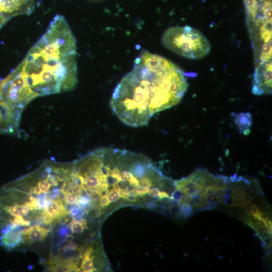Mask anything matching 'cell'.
Returning <instances> with one entry per match:
<instances>
[{"instance_id":"cell-1","label":"cell","mask_w":272,"mask_h":272,"mask_svg":"<svg viewBox=\"0 0 272 272\" xmlns=\"http://www.w3.org/2000/svg\"><path fill=\"white\" fill-rule=\"evenodd\" d=\"M188 87L182 70L170 60L144 52L115 88L110 101L113 113L124 124L147 125L156 113L181 100Z\"/></svg>"},{"instance_id":"cell-2","label":"cell","mask_w":272,"mask_h":272,"mask_svg":"<svg viewBox=\"0 0 272 272\" xmlns=\"http://www.w3.org/2000/svg\"><path fill=\"white\" fill-rule=\"evenodd\" d=\"M77 41L61 15H56L46 31L4 82L29 101L74 89L78 81Z\"/></svg>"},{"instance_id":"cell-3","label":"cell","mask_w":272,"mask_h":272,"mask_svg":"<svg viewBox=\"0 0 272 272\" xmlns=\"http://www.w3.org/2000/svg\"><path fill=\"white\" fill-rule=\"evenodd\" d=\"M164 46L173 52L189 59H198L211 50L208 39L199 30L189 26L168 28L162 37Z\"/></svg>"},{"instance_id":"cell-4","label":"cell","mask_w":272,"mask_h":272,"mask_svg":"<svg viewBox=\"0 0 272 272\" xmlns=\"http://www.w3.org/2000/svg\"><path fill=\"white\" fill-rule=\"evenodd\" d=\"M36 0H0V16L8 21L13 17L30 15L34 11Z\"/></svg>"},{"instance_id":"cell-5","label":"cell","mask_w":272,"mask_h":272,"mask_svg":"<svg viewBox=\"0 0 272 272\" xmlns=\"http://www.w3.org/2000/svg\"><path fill=\"white\" fill-rule=\"evenodd\" d=\"M0 80V134H19L21 115L2 101Z\"/></svg>"},{"instance_id":"cell-6","label":"cell","mask_w":272,"mask_h":272,"mask_svg":"<svg viewBox=\"0 0 272 272\" xmlns=\"http://www.w3.org/2000/svg\"><path fill=\"white\" fill-rule=\"evenodd\" d=\"M42 216L52 219L58 218L63 215L69 214L60 199H51L45 195Z\"/></svg>"},{"instance_id":"cell-7","label":"cell","mask_w":272,"mask_h":272,"mask_svg":"<svg viewBox=\"0 0 272 272\" xmlns=\"http://www.w3.org/2000/svg\"><path fill=\"white\" fill-rule=\"evenodd\" d=\"M22 230L21 227L0 235V245L7 250H12L23 242Z\"/></svg>"},{"instance_id":"cell-8","label":"cell","mask_w":272,"mask_h":272,"mask_svg":"<svg viewBox=\"0 0 272 272\" xmlns=\"http://www.w3.org/2000/svg\"><path fill=\"white\" fill-rule=\"evenodd\" d=\"M49 231V229L38 225L30 226L22 231L23 242L28 244L42 242L45 239Z\"/></svg>"},{"instance_id":"cell-9","label":"cell","mask_w":272,"mask_h":272,"mask_svg":"<svg viewBox=\"0 0 272 272\" xmlns=\"http://www.w3.org/2000/svg\"><path fill=\"white\" fill-rule=\"evenodd\" d=\"M234 122L238 128L244 134L250 132V127L251 124V116L249 112L241 113L235 116Z\"/></svg>"},{"instance_id":"cell-10","label":"cell","mask_w":272,"mask_h":272,"mask_svg":"<svg viewBox=\"0 0 272 272\" xmlns=\"http://www.w3.org/2000/svg\"><path fill=\"white\" fill-rule=\"evenodd\" d=\"M92 250L91 247H88L81 256L83 260L80 268L83 271L91 272L96 269L93 260V256H91Z\"/></svg>"},{"instance_id":"cell-11","label":"cell","mask_w":272,"mask_h":272,"mask_svg":"<svg viewBox=\"0 0 272 272\" xmlns=\"http://www.w3.org/2000/svg\"><path fill=\"white\" fill-rule=\"evenodd\" d=\"M246 7L247 18L249 21L253 20L258 11V4L257 0H243Z\"/></svg>"},{"instance_id":"cell-12","label":"cell","mask_w":272,"mask_h":272,"mask_svg":"<svg viewBox=\"0 0 272 272\" xmlns=\"http://www.w3.org/2000/svg\"><path fill=\"white\" fill-rule=\"evenodd\" d=\"M72 233L80 234L84 232L85 228H87V221L85 219L80 221L73 219L69 224Z\"/></svg>"},{"instance_id":"cell-13","label":"cell","mask_w":272,"mask_h":272,"mask_svg":"<svg viewBox=\"0 0 272 272\" xmlns=\"http://www.w3.org/2000/svg\"><path fill=\"white\" fill-rule=\"evenodd\" d=\"M194 210V208L190 203L187 201H183L180 205L178 213L182 218H187L193 214Z\"/></svg>"},{"instance_id":"cell-14","label":"cell","mask_w":272,"mask_h":272,"mask_svg":"<svg viewBox=\"0 0 272 272\" xmlns=\"http://www.w3.org/2000/svg\"><path fill=\"white\" fill-rule=\"evenodd\" d=\"M107 196L110 202L116 201L120 197L119 192L112 188L109 189L107 194Z\"/></svg>"},{"instance_id":"cell-15","label":"cell","mask_w":272,"mask_h":272,"mask_svg":"<svg viewBox=\"0 0 272 272\" xmlns=\"http://www.w3.org/2000/svg\"><path fill=\"white\" fill-rule=\"evenodd\" d=\"M79 197L69 191L65 193L64 200L67 204H77ZM78 205V204H77Z\"/></svg>"},{"instance_id":"cell-16","label":"cell","mask_w":272,"mask_h":272,"mask_svg":"<svg viewBox=\"0 0 272 272\" xmlns=\"http://www.w3.org/2000/svg\"><path fill=\"white\" fill-rule=\"evenodd\" d=\"M72 181L73 183L70 187V192L80 197L82 195L83 189L80 184L74 182L73 180Z\"/></svg>"},{"instance_id":"cell-17","label":"cell","mask_w":272,"mask_h":272,"mask_svg":"<svg viewBox=\"0 0 272 272\" xmlns=\"http://www.w3.org/2000/svg\"><path fill=\"white\" fill-rule=\"evenodd\" d=\"M149 188L139 185L134 189V193L136 196L144 195L148 193Z\"/></svg>"},{"instance_id":"cell-18","label":"cell","mask_w":272,"mask_h":272,"mask_svg":"<svg viewBox=\"0 0 272 272\" xmlns=\"http://www.w3.org/2000/svg\"><path fill=\"white\" fill-rule=\"evenodd\" d=\"M91 202V198L87 196H80L78 199L77 204L80 206H86Z\"/></svg>"},{"instance_id":"cell-19","label":"cell","mask_w":272,"mask_h":272,"mask_svg":"<svg viewBox=\"0 0 272 272\" xmlns=\"http://www.w3.org/2000/svg\"><path fill=\"white\" fill-rule=\"evenodd\" d=\"M160 191L158 187H153L149 188L147 193L151 197L156 198L159 197Z\"/></svg>"},{"instance_id":"cell-20","label":"cell","mask_w":272,"mask_h":272,"mask_svg":"<svg viewBox=\"0 0 272 272\" xmlns=\"http://www.w3.org/2000/svg\"><path fill=\"white\" fill-rule=\"evenodd\" d=\"M110 203L107 195H102L100 197L99 206L101 208L107 206Z\"/></svg>"},{"instance_id":"cell-21","label":"cell","mask_w":272,"mask_h":272,"mask_svg":"<svg viewBox=\"0 0 272 272\" xmlns=\"http://www.w3.org/2000/svg\"><path fill=\"white\" fill-rule=\"evenodd\" d=\"M183 196L182 193L176 189L173 191L171 196L170 197L171 199L179 201Z\"/></svg>"},{"instance_id":"cell-22","label":"cell","mask_w":272,"mask_h":272,"mask_svg":"<svg viewBox=\"0 0 272 272\" xmlns=\"http://www.w3.org/2000/svg\"><path fill=\"white\" fill-rule=\"evenodd\" d=\"M67 215H63L58 217V222L61 225L66 224L69 221V218L67 217Z\"/></svg>"},{"instance_id":"cell-23","label":"cell","mask_w":272,"mask_h":272,"mask_svg":"<svg viewBox=\"0 0 272 272\" xmlns=\"http://www.w3.org/2000/svg\"><path fill=\"white\" fill-rule=\"evenodd\" d=\"M159 198L160 199H162L164 198H170V196L169 195V193L164 190H162L160 191V193L159 195Z\"/></svg>"},{"instance_id":"cell-24","label":"cell","mask_w":272,"mask_h":272,"mask_svg":"<svg viewBox=\"0 0 272 272\" xmlns=\"http://www.w3.org/2000/svg\"><path fill=\"white\" fill-rule=\"evenodd\" d=\"M68 229L66 226H62L59 229V234L60 236H64L67 234Z\"/></svg>"},{"instance_id":"cell-25","label":"cell","mask_w":272,"mask_h":272,"mask_svg":"<svg viewBox=\"0 0 272 272\" xmlns=\"http://www.w3.org/2000/svg\"><path fill=\"white\" fill-rule=\"evenodd\" d=\"M126 199L130 202H135L137 201L138 198L137 196L133 194H129L127 196Z\"/></svg>"},{"instance_id":"cell-26","label":"cell","mask_w":272,"mask_h":272,"mask_svg":"<svg viewBox=\"0 0 272 272\" xmlns=\"http://www.w3.org/2000/svg\"><path fill=\"white\" fill-rule=\"evenodd\" d=\"M8 22V21L0 16V29Z\"/></svg>"},{"instance_id":"cell-27","label":"cell","mask_w":272,"mask_h":272,"mask_svg":"<svg viewBox=\"0 0 272 272\" xmlns=\"http://www.w3.org/2000/svg\"><path fill=\"white\" fill-rule=\"evenodd\" d=\"M101 214V209L100 207H98L95 212V215L97 217H99Z\"/></svg>"},{"instance_id":"cell-28","label":"cell","mask_w":272,"mask_h":272,"mask_svg":"<svg viewBox=\"0 0 272 272\" xmlns=\"http://www.w3.org/2000/svg\"><path fill=\"white\" fill-rule=\"evenodd\" d=\"M259 1H263V0H259Z\"/></svg>"}]
</instances>
